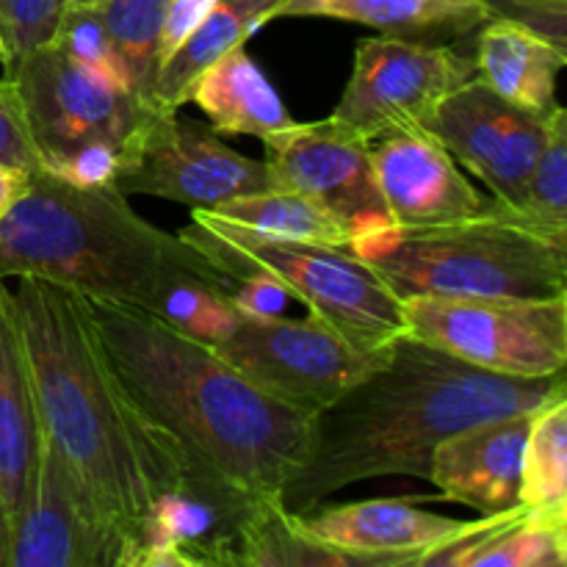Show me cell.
<instances>
[{"instance_id": "1", "label": "cell", "mask_w": 567, "mask_h": 567, "mask_svg": "<svg viewBox=\"0 0 567 567\" xmlns=\"http://www.w3.org/2000/svg\"><path fill=\"white\" fill-rule=\"evenodd\" d=\"M11 293L44 437L142 567L144 524L192 465L131 396L83 293L39 277H17Z\"/></svg>"}, {"instance_id": "2", "label": "cell", "mask_w": 567, "mask_h": 567, "mask_svg": "<svg viewBox=\"0 0 567 567\" xmlns=\"http://www.w3.org/2000/svg\"><path fill=\"white\" fill-rule=\"evenodd\" d=\"M565 393V371L540 380L491 374L404 332L371 374L310 415L308 457L280 502L302 515L358 482L426 480L432 449L443 437Z\"/></svg>"}, {"instance_id": "3", "label": "cell", "mask_w": 567, "mask_h": 567, "mask_svg": "<svg viewBox=\"0 0 567 567\" xmlns=\"http://www.w3.org/2000/svg\"><path fill=\"white\" fill-rule=\"evenodd\" d=\"M94 324L138 408L194 474L249 498H280L310 449V413L277 402L210 343L131 305L92 302Z\"/></svg>"}, {"instance_id": "4", "label": "cell", "mask_w": 567, "mask_h": 567, "mask_svg": "<svg viewBox=\"0 0 567 567\" xmlns=\"http://www.w3.org/2000/svg\"><path fill=\"white\" fill-rule=\"evenodd\" d=\"M0 277H39L92 302L155 316L169 291L186 282L236 288L181 233L138 216L114 183L75 186L44 169L28 175L25 192L0 221Z\"/></svg>"}, {"instance_id": "5", "label": "cell", "mask_w": 567, "mask_h": 567, "mask_svg": "<svg viewBox=\"0 0 567 567\" xmlns=\"http://www.w3.org/2000/svg\"><path fill=\"white\" fill-rule=\"evenodd\" d=\"M399 299H551L567 293V244L520 225L491 197L471 219L393 227L352 249Z\"/></svg>"}, {"instance_id": "6", "label": "cell", "mask_w": 567, "mask_h": 567, "mask_svg": "<svg viewBox=\"0 0 567 567\" xmlns=\"http://www.w3.org/2000/svg\"><path fill=\"white\" fill-rule=\"evenodd\" d=\"M177 233L233 282L264 277L282 286L354 347L385 349L408 332L402 299L352 249L249 236L199 208Z\"/></svg>"}, {"instance_id": "7", "label": "cell", "mask_w": 567, "mask_h": 567, "mask_svg": "<svg viewBox=\"0 0 567 567\" xmlns=\"http://www.w3.org/2000/svg\"><path fill=\"white\" fill-rule=\"evenodd\" d=\"M410 336L491 374L540 380L567 365V293L551 299H402Z\"/></svg>"}, {"instance_id": "8", "label": "cell", "mask_w": 567, "mask_h": 567, "mask_svg": "<svg viewBox=\"0 0 567 567\" xmlns=\"http://www.w3.org/2000/svg\"><path fill=\"white\" fill-rule=\"evenodd\" d=\"M22 97L44 172L89 147H111L125 158L147 109L131 89L105 81L48 42L6 70ZM122 166V164H120Z\"/></svg>"}, {"instance_id": "9", "label": "cell", "mask_w": 567, "mask_h": 567, "mask_svg": "<svg viewBox=\"0 0 567 567\" xmlns=\"http://www.w3.org/2000/svg\"><path fill=\"white\" fill-rule=\"evenodd\" d=\"M255 388L302 413H319L388 358V349H360L308 313L305 319H247L227 341L216 343Z\"/></svg>"}, {"instance_id": "10", "label": "cell", "mask_w": 567, "mask_h": 567, "mask_svg": "<svg viewBox=\"0 0 567 567\" xmlns=\"http://www.w3.org/2000/svg\"><path fill=\"white\" fill-rule=\"evenodd\" d=\"M474 75V59L452 44L382 33L358 42L352 78L330 116L369 142L426 131L437 105Z\"/></svg>"}, {"instance_id": "11", "label": "cell", "mask_w": 567, "mask_h": 567, "mask_svg": "<svg viewBox=\"0 0 567 567\" xmlns=\"http://www.w3.org/2000/svg\"><path fill=\"white\" fill-rule=\"evenodd\" d=\"M114 186L125 197L147 194L194 210L269 192L275 183L266 161L227 147L205 122L177 116V111H153L127 147Z\"/></svg>"}, {"instance_id": "12", "label": "cell", "mask_w": 567, "mask_h": 567, "mask_svg": "<svg viewBox=\"0 0 567 567\" xmlns=\"http://www.w3.org/2000/svg\"><path fill=\"white\" fill-rule=\"evenodd\" d=\"M264 147L275 188L305 194L336 216L349 233V249L396 227L377 183L371 142L336 116L293 120L266 136Z\"/></svg>"}, {"instance_id": "13", "label": "cell", "mask_w": 567, "mask_h": 567, "mask_svg": "<svg viewBox=\"0 0 567 567\" xmlns=\"http://www.w3.org/2000/svg\"><path fill=\"white\" fill-rule=\"evenodd\" d=\"M9 567H138L133 543L109 524L44 432L9 518Z\"/></svg>"}, {"instance_id": "14", "label": "cell", "mask_w": 567, "mask_h": 567, "mask_svg": "<svg viewBox=\"0 0 567 567\" xmlns=\"http://www.w3.org/2000/svg\"><path fill=\"white\" fill-rule=\"evenodd\" d=\"M554 109H520L474 75L437 105L426 131L485 183L496 203L518 205L546 144Z\"/></svg>"}, {"instance_id": "15", "label": "cell", "mask_w": 567, "mask_h": 567, "mask_svg": "<svg viewBox=\"0 0 567 567\" xmlns=\"http://www.w3.org/2000/svg\"><path fill=\"white\" fill-rule=\"evenodd\" d=\"M377 183L396 227H435L480 216L491 203L430 131L371 142Z\"/></svg>"}, {"instance_id": "16", "label": "cell", "mask_w": 567, "mask_h": 567, "mask_svg": "<svg viewBox=\"0 0 567 567\" xmlns=\"http://www.w3.org/2000/svg\"><path fill=\"white\" fill-rule=\"evenodd\" d=\"M299 515V513H297ZM308 532L349 554L358 567H410L424 554L460 537L471 520L446 518L410 504V498L316 507L299 515Z\"/></svg>"}, {"instance_id": "17", "label": "cell", "mask_w": 567, "mask_h": 567, "mask_svg": "<svg viewBox=\"0 0 567 567\" xmlns=\"http://www.w3.org/2000/svg\"><path fill=\"white\" fill-rule=\"evenodd\" d=\"M532 413L535 410L480 421L443 437L432 449L426 482L441 491L443 502L465 504L480 515L518 507L520 460Z\"/></svg>"}, {"instance_id": "18", "label": "cell", "mask_w": 567, "mask_h": 567, "mask_svg": "<svg viewBox=\"0 0 567 567\" xmlns=\"http://www.w3.org/2000/svg\"><path fill=\"white\" fill-rule=\"evenodd\" d=\"M421 567H565L567 515L504 509L421 557Z\"/></svg>"}, {"instance_id": "19", "label": "cell", "mask_w": 567, "mask_h": 567, "mask_svg": "<svg viewBox=\"0 0 567 567\" xmlns=\"http://www.w3.org/2000/svg\"><path fill=\"white\" fill-rule=\"evenodd\" d=\"M42 446V421L17 324L14 293L0 277V498L6 515L20 504Z\"/></svg>"}, {"instance_id": "20", "label": "cell", "mask_w": 567, "mask_h": 567, "mask_svg": "<svg viewBox=\"0 0 567 567\" xmlns=\"http://www.w3.org/2000/svg\"><path fill=\"white\" fill-rule=\"evenodd\" d=\"M565 64L567 50L520 22L496 17L480 28L476 78L520 109L551 111L557 105V78Z\"/></svg>"}, {"instance_id": "21", "label": "cell", "mask_w": 567, "mask_h": 567, "mask_svg": "<svg viewBox=\"0 0 567 567\" xmlns=\"http://www.w3.org/2000/svg\"><path fill=\"white\" fill-rule=\"evenodd\" d=\"M277 17H327L377 28L385 37L432 42L465 37L491 20L487 0H280Z\"/></svg>"}, {"instance_id": "22", "label": "cell", "mask_w": 567, "mask_h": 567, "mask_svg": "<svg viewBox=\"0 0 567 567\" xmlns=\"http://www.w3.org/2000/svg\"><path fill=\"white\" fill-rule=\"evenodd\" d=\"M277 9L280 0H216L214 9L161 64L155 81L158 109L177 111L186 105L197 78L227 53L244 48L260 28L277 20Z\"/></svg>"}, {"instance_id": "23", "label": "cell", "mask_w": 567, "mask_h": 567, "mask_svg": "<svg viewBox=\"0 0 567 567\" xmlns=\"http://www.w3.org/2000/svg\"><path fill=\"white\" fill-rule=\"evenodd\" d=\"M188 103H197L210 127L225 136H266L293 122L269 78L244 48L210 64L192 86Z\"/></svg>"}, {"instance_id": "24", "label": "cell", "mask_w": 567, "mask_h": 567, "mask_svg": "<svg viewBox=\"0 0 567 567\" xmlns=\"http://www.w3.org/2000/svg\"><path fill=\"white\" fill-rule=\"evenodd\" d=\"M241 567H358L349 554L319 540L280 498H252L238 526Z\"/></svg>"}, {"instance_id": "25", "label": "cell", "mask_w": 567, "mask_h": 567, "mask_svg": "<svg viewBox=\"0 0 567 567\" xmlns=\"http://www.w3.org/2000/svg\"><path fill=\"white\" fill-rule=\"evenodd\" d=\"M210 219L227 227L249 233L260 238H282V241H310L330 244V247L349 249V233L341 221L327 214L319 203L286 188L244 194L233 197L216 208H199Z\"/></svg>"}, {"instance_id": "26", "label": "cell", "mask_w": 567, "mask_h": 567, "mask_svg": "<svg viewBox=\"0 0 567 567\" xmlns=\"http://www.w3.org/2000/svg\"><path fill=\"white\" fill-rule=\"evenodd\" d=\"M518 504L535 513L567 515V393L532 413Z\"/></svg>"}, {"instance_id": "27", "label": "cell", "mask_w": 567, "mask_h": 567, "mask_svg": "<svg viewBox=\"0 0 567 567\" xmlns=\"http://www.w3.org/2000/svg\"><path fill=\"white\" fill-rule=\"evenodd\" d=\"M94 6L125 64L131 92L147 109L161 111L155 103V81L161 70L166 0H97Z\"/></svg>"}, {"instance_id": "28", "label": "cell", "mask_w": 567, "mask_h": 567, "mask_svg": "<svg viewBox=\"0 0 567 567\" xmlns=\"http://www.w3.org/2000/svg\"><path fill=\"white\" fill-rule=\"evenodd\" d=\"M502 205V203H498ZM513 219L567 244V111L557 105L518 205H502Z\"/></svg>"}, {"instance_id": "29", "label": "cell", "mask_w": 567, "mask_h": 567, "mask_svg": "<svg viewBox=\"0 0 567 567\" xmlns=\"http://www.w3.org/2000/svg\"><path fill=\"white\" fill-rule=\"evenodd\" d=\"M53 44H59L72 61L97 72L105 81L131 89L125 64H122L114 39H111L109 28H105L94 3H66L64 11H61L59 25H55Z\"/></svg>"}, {"instance_id": "30", "label": "cell", "mask_w": 567, "mask_h": 567, "mask_svg": "<svg viewBox=\"0 0 567 567\" xmlns=\"http://www.w3.org/2000/svg\"><path fill=\"white\" fill-rule=\"evenodd\" d=\"M158 316L210 347L227 341L241 321V313L233 305V291H216V288L194 286V282L169 291Z\"/></svg>"}, {"instance_id": "31", "label": "cell", "mask_w": 567, "mask_h": 567, "mask_svg": "<svg viewBox=\"0 0 567 567\" xmlns=\"http://www.w3.org/2000/svg\"><path fill=\"white\" fill-rule=\"evenodd\" d=\"M66 0H0V33H3V70L14 66L31 50L53 42Z\"/></svg>"}, {"instance_id": "32", "label": "cell", "mask_w": 567, "mask_h": 567, "mask_svg": "<svg viewBox=\"0 0 567 567\" xmlns=\"http://www.w3.org/2000/svg\"><path fill=\"white\" fill-rule=\"evenodd\" d=\"M0 164L25 172V175L44 169L20 92L14 81L6 75L0 78Z\"/></svg>"}, {"instance_id": "33", "label": "cell", "mask_w": 567, "mask_h": 567, "mask_svg": "<svg viewBox=\"0 0 567 567\" xmlns=\"http://www.w3.org/2000/svg\"><path fill=\"white\" fill-rule=\"evenodd\" d=\"M491 20L520 22L548 39L557 48L567 50V0H487Z\"/></svg>"}, {"instance_id": "34", "label": "cell", "mask_w": 567, "mask_h": 567, "mask_svg": "<svg viewBox=\"0 0 567 567\" xmlns=\"http://www.w3.org/2000/svg\"><path fill=\"white\" fill-rule=\"evenodd\" d=\"M288 302H291V293L264 277H249L233 288V305L247 319H275L286 313Z\"/></svg>"}, {"instance_id": "35", "label": "cell", "mask_w": 567, "mask_h": 567, "mask_svg": "<svg viewBox=\"0 0 567 567\" xmlns=\"http://www.w3.org/2000/svg\"><path fill=\"white\" fill-rule=\"evenodd\" d=\"M214 3L216 0H166L164 37H161V64L194 31V25L214 9Z\"/></svg>"}, {"instance_id": "36", "label": "cell", "mask_w": 567, "mask_h": 567, "mask_svg": "<svg viewBox=\"0 0 567 567\" xmlns=\"http://www.w3.org/2000/svg\"><path fill=\"white\" fill-rule=\"evenodd\" d=\"M25 183H28L25 172L0 164V221L6 219V214H9L11 205L17 203V197L25 192Z\"/></svg>"}, {"instance_id": "37", "label": "cell", "mask_w": 567, "mask_h": 567, "mask_svg": "<svg viewBox=\"0 0 567 567\" xmlns=\"http://www.w3.org/2000/svg\"><path fill=\"white\" fill-rule=\"evenodd\" d=\"M0 567H9V515L0 498Z\"/></svg>"}, {"instance_id": "38", "label": "cell", "mask_w": 567, "mask_h": 567, "mask_svg": "<svg viewBox=\"0 0 567 567\" xmlns=\"http://www.w3.org/2000/svg\"><path fill=\"white\" fill-rule=\"evenodd\" d=\"M3 59H6V48H3V33H0V66H3Z\"/></svg>"}, {"instance_id": "39", "label": "cell", "mask_w": 567, "mask_h": 567, "mask_svg": "<svg viewBox=\"0 0 567 567\" xmlns=\"http://www.w3.org/2000/svg\"><path fill=\"white\" fill-rule=\"evenodd\" d=\"M66 3H97V0H66Z\"/></svg>"}]
</instances>
